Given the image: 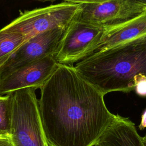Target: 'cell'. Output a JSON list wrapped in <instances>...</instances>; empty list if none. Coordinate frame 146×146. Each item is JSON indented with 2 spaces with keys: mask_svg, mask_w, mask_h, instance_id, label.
I'll use <instances>...</instances> for the list:
<instances>
[{
  "mask_svg": "<svg viewBox=\"0 0 146 146\" xmlns=\"http://www.w3.org/2000/svg\"><path fill=\"white\" fill-rule=\"evenodd\" d=\"M25 41V37L20 33L3 28L0 30V68Z\"/></svg>",
  "mask_w": 146,
  "mask_h": 146,
  "instance_id": "cell-11",
  "label": "cell"
},
{
  "mask_svg": "<svg viewBox=\"0 0 146 146\" xmlns=\"http://www.w3.org/2000/svg\"><path fill=\"white\" fill-rule=\"evenodd\" d=\"M135 124L128 117L116 114L100 138L98 146H144Z\"/></svg>",
  "mask_w": 146,
  "mask_h": 146,
  "instance_id": "cell-10",
  "label": "cell"
},
{
  "mask_svg": "<svg viewBox=\"0 0 146 146\" xmlns=\"http://www.w3.org/2000/svg\"><path fill=\"white\" fill-rule=\"evenodd\" d=\"M140 2L144 4L145 5H146V0H139Z\"/></svg>",
  "mask_w": 146,
  "mask_h": 146,
  "instance_id": "cell-17",
  "label": "cell"
},
{
  "mask_svg": "<svg viewBox=\"0 0 146 146\" xmlns=\"http://www.w3.org/2000/svg\"><path fill=\"white\" fill-rule=\"evenodd\" d=\"M58 64L54 56H48L13 71L0 80V95L26 88H40Z\"/></svg>",
  "mask_w": 146,
  "mask_h": 146,
  "instance_id": "cell-8",
  "label": "cell"
},
{
  "mask_svg": "<svg viewBox=\"0 0 146 146\" xmlns=\"http://www.w3.org/2000/svg\"><path fill=\"white\" fill-rule=\"evenodd\" d=\"M145 128H146V109L141 115V122L139 125V128L140 130H143Z\"/></svg>",
  "mask_w": 146,
  "mask_h": 146,
  "instance_id": "cell-15",
  "label": "cell"
},
{
  "mask_svg": "<svg viewBox=\"0 0 146 146\" xmlns=\"http://www.w3.org/2000/svg\"><path fill=\"white\" fill-rule=\"evenodd\" d=\"M74 68L104 95L132 91L146 79V35L90 55Z\"/></svg>",
  "mask_w": 146,
  "mask_h": 146,
  "instance_id": "cell-2",
  "label": "cell"
},
{
  "mask_svg": "<svg viewBox=\"0 0 146 146\" xmlns=\"http://www.w3.org/2000/svg\"><path fill=\"white\" fill-rule=\"evenodd\" d=\"M11 108V94L0 95V132L9 134Z\"/></svg>",
  "mask_w": 146,
  "mask_h": 146,
  "instance_id": "cell-12",
  "label": "cell"
},
{
  "mask_svg": "<svg viewBox=\"0 0 146 146\" xmlns=\"http://www.w3.org/2000/svg\"><path fill=\"white\" fill-rule=\"evenodd\" d=\"M0 146H13L10 134L0 132Z\"/></svg>",
  "mask_w": 146,
  "mask_h": 146,
  "instance_id": "cell-14",
  "label": "cell"
},
{
  "mask_svg": "<svg viewBox=\"0 0 146 146\" xmlns=\"http://www.w3.org/2000/svg\"><path fill=\"white\" fill-rule=\"evenodd\" d=\"M66 29L49 30L26 40L0 68V80L35 61L48 56H55Z\"/></svg>",
  "mask_w": 146,
  "mask_h": 146,
  "instance_id": "cell-7",
  "label": "cell"
},
{
  "mask_svg": "<svg viewBox=\"0 0 146 146\" xmlns=\"http://www.w3.org/2000/svg\"><path fill=\"white\" fill-rule=\"evenodd\" d=\"M140 96H146V79L140 80L136 86L134 90Z\"/></svg>",
  "mask_w": 146,
  "mask_h": 146,
  "instance_id": "cell-13",
  "label": "cell"
},
{
  "mask_svg": "<svg viewBox=\"0 0 146 146\" xmlns=\"http://www.w3.org/2000/svg\"><path fill=\"white\" fill-rule=\"evenodd\" d=\"M141 140H142V142L144 146H146V134L144 137H141Z\"/></svg>",
  "mask_w": 146,
  "mask_h": 146,
  "instance_id": "cell-16",
  "label": "cell"
},
{
  "mask_svg": "<svg viewBox=\"0 0 146 146\" xmlns=\"http://www.w3.org/2000/svg\"><path fill=\"white\" fill-rule=\"evenodd\" d=\"M106 28L77 21L67 27L54 58L58 64L72 66L84 59L97 44Z\"/></svg>",
  "mask_w": 146,
  "mask_h": 146,
  "instance_id": "cell-6",
  "label": "cell"
},
{
  "mask_svg": "<svg viewBox=\"0 0 146 146\" xmlns=\"http://www.w3.org/2000/svg\"><path fill=\"white\" fill-rule=\"evenodd\" d=\"M94 146H98V145H94Z\"/></svg>",
  "mask_w": 146,
  "mask_h": 146,
  "instance_id": "cell-18",
  "label": "cell"
},
{
  "mask_svg": "<svg viewBox=\"0 0 146 146\" xmlns=\"http://www.w3.org/2000/svg\"><path fill=\"white\" fill-rule=\"evenodd\" d=\"M38 108L48 146H94L113 121L104 95L70 65L58 64L40 88Z\"/></svg>",
  "mask_w": 146,
  "mask_h": 146,
  "instance_id": "cell-1",
  "label": "cell"
},
{
  "mask_svg": "<svg viewBox=\"0 0 146 146\" xmlns=\"http://www.w3.org/2000/svg\"><path fill=\"white\" fill-rule=\"evenodd\" d=\"M35 91L26 88L11 93L9 134L13 146H48L41 124Z\"/></svg>",
  "mask_w": 146,
  "mask_h": 146,
  "instance_id": "cell-3",
  "label": "cell"
},
{
  "mask_svg": "<svg viewBox=\"0 0 146 146\" xmlns=\"http://www.w3.org/2000/svg\"><path fill=\"white\" fill-rule=\"evenodd\" d=\"M144 35H146V12L124 23L106 29L99 42L85 58Z\"/></svg>",
  "mask_w": 146,
  "mask_h": 146,
  "instance_id": "cell-9",
  "label": "cell"
},
{
  "mask_svg": "<svg viewBox=\"0 0 146 146\" xmlns=\"http://www.w3.org/2000/svg\"><path fill=\"white\" fill-rule=\"evenodd\" d=\"M79 10L75 0L65 1L48 6L26 10L3 27L22 34L26 40L39 34L55 29H66Z\"/></svg>",
  "mask_w": 146,
  "mask_h": 146,
  "instance_id": "cell-4",
  "label": "cell"
},
{
  "mask_svg": "<svg viewBox=\"0 0 146 146\" xmlns=\"http://www.w3.org/2000/svg\"><path fill=\"white\" fill-rule=\"evenodd\" d=\"M79 10L74 21L106 29L129 21L146 12L139 0L75 1Z\"/></svg>",
  "mask_w": 146,
  "mask_h": 146,
  "instance_id": "cell-5",
  "label": "cell"
}]
</instances>
